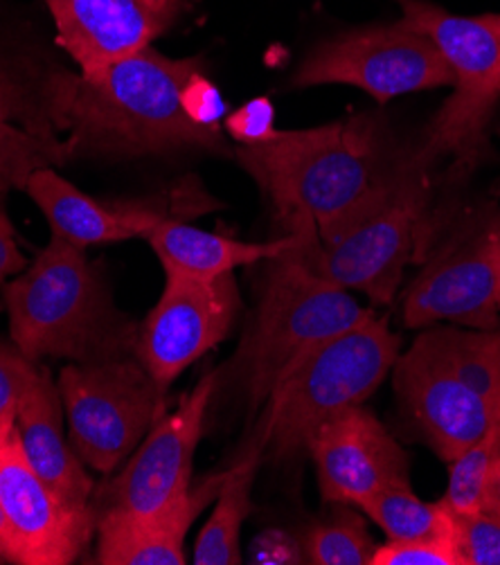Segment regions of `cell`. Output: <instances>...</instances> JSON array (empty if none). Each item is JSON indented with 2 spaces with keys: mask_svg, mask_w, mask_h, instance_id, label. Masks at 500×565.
<instances>
[{
  "mask_svg": "<svg viewBox=\"0 0 500 565\" xmlns=\"http://www.w3.org/2000/svg\"><path fill=\"white\" fill-rule=\"evenodd\" d=\"M201 71V60H172L151 45L93 77L52 64L47 99L68 160L228 153L221 129H203L183 110V88Z\"/></svg>",
  "mask_w": 500,
  "mask_h": 565,
  "instance_id": "cell-1",
  "label": "cell"
},
{
  "mask_svg": "<svg viewBox=\"0 0 500 565\" xmlns=\"http://www.w3.org/2000/svg\"><path fill=\"white\" fill-rule=\"evenodd\" d=\"M235 158L268 199L283 235H316L357 216L402 167L387 164L376 116L277 131L262 145H237Z\"/></svg>",
  "mask_w": 500,
  "mask_h": 565,
  "instance_id": "cell-2",
  "label": "cell"
},
{
  "mask_svg": "<svg viewBox=\"0 0 500 565\" xmlns=\"http://www.w3.org/2000/svg\"><path fill=\"white\" fill-rule=\"evenodd\" d=\"M10 335L32 361L102 363L136 356L140 324L118 309L86 250L50 235L45 248L3 287Z\"/></svg>",
  "mask_w": 500,
  "mask_h": 565,
  "instance_id": "cell-3",
  "label": "cell"
},
{
  "mask_svg": "<svg viewBox=\"0 0 500 565\" xmlns=\"http://www.w3.org/2000/svg\"><path fill=\"white\" fill-rule=\"evenodd\" d=\"M395 390L408 422L449 465L500 415V329H426L397 359Z\"/></svg>",
  "mask_w": 500,
  "mask_h": 565,
  "instance_id": "cell-4",
  "label": "cell"
},
{
  "mask_svg": "<svg viewBox=\"0 0 500 565\" xmlns=\"http://www.w3.org/2000/svg\"><path fill=\"white\" fill-rule=\"evenodd\" d=\"M264 264L253 324L228 365V381L251 413L264 408L275 387L316 348L372 316L350 291L311 275L285 250Z\"/></svg>",
  "mask_w": 500,
  "mask_h": 565,
  "instance_id": "cell-5",
  "label": "cell"
},
{
  "mask_svg": "<svg viewBox=\"0 0 500 565\" xmlns=\"http://www.w3.org/2000/svg\"><path fill=\"white\" fill-rule=\"evenodd\" d=\"M433 223L426 167L408 160L379 201L329 231L287 235L291 246L285 253L329 285L387 305Z\"/></svg>",
  "mask_w": 500,
  "mask_h": 565,
  "instance_id": "cell-6",
  "label": "cell"
},
{
  "mask_svg": "<svg viewBox=\"0 0 500 565\" xmlns=\"http://www.w3.org/2000/svg\"><path fill=\"white\" fill-rule=\"evenodd\" d=\"M400 359V335L374 313L316 348L268 397L255 428L266 454L291 460L307 450L316 428L363 402Z\"/></svg>",
  "mask_w": 500,
  "mask_h": 565,
  "instance_id": "cell-7",
  "label": "cell"
},
{
  "mask_svg": "<svg viewBox=\"0 0 500 565\" xmlns=\"http://www.w3.org/2000/svg\"><path fill=\"white\" fill-rule=\"evenodd\" d=\"M402 21L428 36L454 75V95L428 127L411 158L419 167L442 156L469 162L485 142V129L500 97V19L456 17L426 0H402Z\"/></svg>",
  "mask_w": 500,
  "mask_h": 565,
  "instance_id": "cell-8",
  "label": "cell"
},
{
  "mask_svg": "<svg viewBox=\"0 0 500 565\" xmlns=\"http://www.w3.org/2000/svg\"><path fill=\"white\" fill-rule=\"evenodd\" d=\"M57 387L71 446L84 467L102 476L131 458L164 408V392L138 356L71 363Z\"/></svg>",
  "mask_w": 500,
  "mask_h": 565,
  "instance_id": "cell-9",
  "label": "cell"
},
{
  "mask_svg": "<svg viewBox=\"0 0 500 565\" xmlns=\"http://www.w3.org/2000/svg\"><path fill=\"white\" fill-rule=\"evenodd\" d=\"M348 84L376 102L454 86V75L435 43L404 21L370 25L316 45L298 66L291 86Z\"/></svg>",
  "mask_w": 500,
  "mask_h": 565,
  "instance_id": "cell-10",
  "label": "cell"
},
{
  "mask_svg": "<svg viewBox=\"0 0 500 565\" xmlns=\"http://www.w3.org/2000/svg\"><path fill=\"white\" fill-rule=\"evenodd\" d=\"M216 387L219 372H210L174 413L160 415L125 469L93 493L97 525L149 519L192 487L194 454Z\"/></svg>",
  "mask_w": 500,
  "mask_h": 565,
  "instance_id": "cell-11",
  "label": "cell"
},
{
  "mask_svg": "<svg viewBox=\"0 0 500 565\" xmlns=\"http://www.w3.org/2000/svg\"><path fill=\"white\" fill-rule=\"evenodd\" d=\"M498 294L500 212H485L449 237L413 281L404 300V322L411 329L442 320L498 329Z\"/></svg>",
  "mask_w": 500,
  "mask_h": 565,
  "instance_id": "cell-12",
  "label": "cell"
},
{
  "mask_svg": "<svg viewBox=\"0 0 500 565\" xmlns=\"http://www.w3.org/2000/svg\"><path fill=\"white\" fill-rule=\"evenodd\" d=\"M25 192L43 212L52 235L84 250L91 246L147 239L162 221H188L221 207L199 181H181L142 199L106 201L84 194L60 177L57 169H41L28 181Z\"/></svg>",
  "mask_w": 500,
  "mask_h": 565,
  "instance_id": "cell-13",
  "label": "cell"
},
{
  "mask_svg": "<svg viewBox=\"0 0 500 565\" xmlns=\"http://www.w3.org/2000/svg\"><path fill=\"white\" fill-rule=\"evenodd\" d=\"M240 309L233 273L216 279L167 275L160 300L140 322L136 356L167 392L192 363L226 341Z\"/></svg>",
  "mask_w": 500,
  "mask_h": 565,
  "instance_id": "cell-14",
  "label": "cell"
},
{
  "mask_svg": "<svg viewBox=\"0 0 500 565\" xmlns=\"http://www.w3.org/2000/svg\"><path fill=\"white\" fill-rule=\"evenodd\" d=\"M0 512L17 565L75 563L97 530L91 510H73L36 476L17 428L0 441Z\"/></svg>",
  "mask_w": 500,
  "mask_h": 565,
  "instance_id": "cell-15",
  "label": "cell"
},
{
  "mask_svg": "<svg viewBox=\"0 0 500 565\" xmlns=\"http://www.w3.org/2000/svg\"><path fill=\"white\" fill-rule=\"evenodd\" d=\"M57 43L93 77L170 32L199 0H43Z\"/></svg>",
  "mask_w": 500,
  "mask_h": 565,
  "instance_id": "cell-16",
  "label": "cell"
},
{
  "mask_svg": "<svg viewBox=\"0 0 500 565\" xmlns=\"http://www.w3.org/2000/svg\"><path fill=\"white\" fill-rule=\"evenodd\" d=\"M322 500L361 507L387 484L411 482V460L397 439L363 406L322 422L309 439Z\"/></svg>",
  "mask_w": 500,
  "mask_h": 565,
  "instance_id": "cell-17",
  "label": "cell"
},
{
  "mask_svg": "<svg viewBox=\"0 0 500 565\" xmlns=\"http://www.w3.org/2000/svg\"><path fill=\"white\" fill-rule=\"evenodd\" d=\"M17 430L36 476L73 510L93 512L95 484L71 441H66L60 387L41 365L19 402Z\"/></svg>",
  "mask_w": 500,
  "mask_h": 565,
  "instance_id": "cell-18",
  "label": "cell"
},
{
  "mask_svg": "<svg viewBox=\"0 0 500 565\" xmlns=\"http://www.w3.org/2000/svg\"><path fill=\"white\" fill-rule=\"evenodd\" d=\"M219 476L190 487L162 512L123 523H99L95 563L102 565H183L185 536L196 516L216 498L221 487Z\"/></svg>",
  "mask_w": 500,
  "mask_h": 565,
  "instance_id": "cell-19",
  "label": "cell"
},
{
  "mask_svg": "<svg viewBox=\"0 0 500 565\" xmlns=\"http://www.w3.org/2000/svg\"><path fill=\"white\" fill-rule=\"evenodd\" d=\"M147 242L162 264L164 275L216 279L240 266H253L273 259L289 248L291 237L283 235L264 244L240 242L194 228L188 221L170 218L158 223L147 235Z\"/></svg>",
  "mask_w": 500,
  "mask_h": 565,
  "instance_id": "cell-20",
  "label": "cell"
},
{
  "mask_svg": "<svg viewBox=\"0 0 500 565\" xmlns=\"http://www.w3.org/2000/svg\"><path fill=\"white\" fill-rule=\"evenodd\" d=\"M266 456V437L253 430L251 446L240 462L224 473L214 498L212 514L203 525L196 545V565H237L242 563V527L251 516L253 484L262 458Z\"/></svg>",
  "mask_w": 500,
  "mask_h": 565,
  "instance_id": "cell-21",
  "label": "cell"
},
{
  "mask_svg": "<svg viewBox=\"0 0 500 565\" xmlns=\"http://www.w3.org/2000/svg\"><path fill=\"white\" fill-rule=\"evenodd\" d=\"M363 510L387 536V541H415L454 536V514L442 502H424L411 482H395L368 498Z\"/></svg>",
  "mask_w": 500,
  "mask_h": 565,
  "instance_id": "cell-22",
  "label": "cell"
},
{
  "mask_svg": "<svg viewBox=\"0 0 500 565\" xmlns=\"http://www.w3.org/2000/svg\"><path fill=\"white\" fill-rule=\"evenodd\" d=\"M52 62L17 60L0 50V122H10L43 138H62L54 131L47 99Z\"/></svg>",
  "mask_w": 500,
  "mask_h": 565,
  "instance_id": "cell-23",
  "label": "cell"
},
{
  "mask_svg": "<svg viewBox=\"0 0 500 565\" xmlns=\"http://www.w3.org/2000/svg\"><path fill=\"white\" fill-rule=\"evenodd\" d=\"M64 138H43L10 122H0V188L12 192L28 188L41 169L68 164Z\"/></svg>",
  "mask_w": 500,
  "mask_h": 565,
  "instance_id": "cell-24",
  "label": "cell"
},
{
  "mask_svg": "<svg viewBox=\"0 0 500 565\" xmlns=\"http://www.w3.org/2000/svg\"><path fill=\"white\" fill-rule=\"evenodd\" d=\"M374 550L365 521L352 504H341L337 514L307 534L302 556L313 565H370Z\"/></svg>",
  "mask_w": 500,
  "mask_h": 565,
  "instance_id": "cell-25",
  "label": "cell"
},
{
  "mask_svg": "<svg viewBox=\"0 0 500 565\" xmlns=\"http://www.w3.org/2000/svg\"><path fill=\"white\" fill-rule=\"evenodd\" d=\"M500 450V415L471 446L449 462L447 493L439 500L454 516H469L482 512V495L493 460Z\"/></svg>",
  "mask_w": 500,
  "mask_h": 565,
  "instance_id": "cell-26",
  "label": "cell"
},
{
  "mask_svg": "<svg viewBox=\"0 0 500 565\" xmlns=\"http://www.w3.org/2000/svg\"><path fill=\"white\" fill-rule=\"evenodd\" d=\"M36 372L39 363L28 361L14 343L0 341V441L17 428L19 402Z\"/></svg>",
  "mask_w": 500,
  "mask_h": 565,
  "instance_id": "cell-27",
  "label": "cell"
},
{
  "mask_svg": "<svg viewBox=\"0 0 500 565\" xmlns=\"http://www.w3.org/2000/svg\"><path fill=\"white\" fill-rule=\"evenodd\" d=\"M454 543L460 565H500V519L487 512L454 516Z\"/></svg>",
  "mask_w": 500,
  "mask_h": 565,
  "instance_id": "cell-28",
  "label": "cell"
},
{
  "mask_svg": "<svg viewBox=\"0 0 500 565\" xmlns=\"http://www.w3.org/2000/svg\"><path fill=\"white\" fill-rule=\"evenodd\" d=\"M370 565H460L454 536L387 541L376 545Z\"/></svg>",
  "mask_w": 500,
  "mask_h": 565,
  "instance_id": "cell-29",
  "label": "cell"
},
{
  "mask_svg": "<svg viewBox=\"0 0 500 565\" xmlns=\"http://www.w3.org/2000/svg\"><path fill=\"white\" fill-rule=\"evenodd\" d=\"M224 129L237 145H262L270 140L275 129V108L268 97H257L235 108L224 118Z\"/></svg>",
  "mask_w": 500,
  "mask_h": 565,
  "instance_id": "cell-30",
  "label": "cell"
},
{
  "mask_svg": "<svg viewBox=\"0 0 500 565\" xmlns=\"http://www.w3.org/2000/svg\"><path fill=\"white\" fill-rule=\"evenodd\" d=\"M181 102L185 116L203 129H221V122L228 116L224 97L203 71L188 79Z\"/></svg>",
  "mask_w": 500,
  "mask_h": 565,
  "instance_id": "cell-31",
  "label": "cell"
},
{
  "mask_svg": "<svg viewBox=\"0 0 500 565\" xmlns=\"http://www.w3.org/2000/svg\"><path fill=\"white\" fill-rule=\"evenodd\" d=\"M8 190L0 188V291L28 266V259L19 248V233L8 214Z\"/></svg>",
  "mask_w": 500,
  "mask_h": 565,
  "instance_id": "cell-32",
  "label": "cell"
},
{
  "mask_svg": "<svg viewBox=\"0 0 500 565\" xmlns=\"http://www.w3.org/2000/svg\"><path fill=\"white\" fill-rule=\"evenodd\" d=\"M302 558L305 556L289 536L266 534L257 539L253 563H302Z\"/></svg>",
  "mask_w": 500,
  "mask_h": 565,
  "instance_id": "cell-33",
  "label": "cell"
},
{
  "mask_svg": "<svg viewBox=\"0 0 500 565\" xmlns=\"http://www.w3.org/2000/svg\"><path fill=\"white\" fill-rule=\"evenodd\" d=\"M482 512L500 519V450L493 460L491 473L487 478V487L482 495Z\"/></svg>",
  "mask_w": 500,
  "mask_h": 565,
  "instance_id": "cell-34",
  "label": "cell"
},
{
  "mask_svg": "<svg viewBox=\"0 0 500 565\" xmlns=\"http://www.w3.org/2000/svg\"><path fill=\"white\" fill-rule=\"evenodd\" d=\"M0 561H3V563H14L12 541H10V532H8V523H6L3 512H0Z\"/></svg>",
  "mask_w": 500,
  "mask_h": 565,
  "instance_id": "cell-35",
  "label": "cell"
},
{
  "mask_svg": "<svg viewBox=\"0 0 500 565\" xmlns=\"http://www.w3.org/2000/svg\"><path fill=\"white\" fill-rule=\"evenodd\" d=\"M496 192H498V194H500V183H498V185H496Z\"/></svg>",
  "mask_w": 500,
  "mask_h": 565,
  "instance_id": "cell-36",
  "label": "cell"
},
{
  "mask_svg": "<svg viewBox=\"0 0 500 565\" xmlns=\"http://www.w3.org/2000/svg\"><path fill=\"white\" fill-rule=\"evenodd\" d=\"M498 307H500V294H498Z\"/></svg>",
  "mask_w": 500,
  "mask_h": 565,
  "instance_id": "cell-37",
  "label": "cell"
},
{
  "mask_svg": "<svg viewBox=\"0 0 500 565\" xmlns=\"http://www.w3.org/2000/svg\"><path fill=\"white\" fill-rule=\"evenodd\" d=\"M498 19H500V14H498Z\"/></svg>",
  "mask_w": 500,
  "mask_h": 565,
  "instance_id": "cell-38",
  "label": "cell"
}]
</instances>
